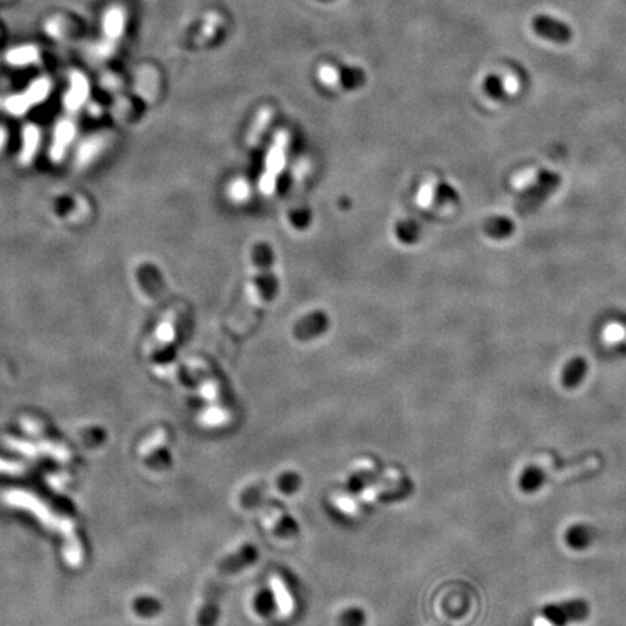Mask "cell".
<instances>
[{"label":"cell","instance_id":"d6986e66","mask_svg":"<svg viewBox=\"0 0 626 626\" xmlns=\"http://www.w3.org/2000/svg\"><path fill=\"white\" fill-rule=\"evenodd\" d=\"M157 337L163 342H168L174 338V330L170 323H161L160 328L157 330Z\"/></svg>","mask_w":626,"mask_h":626},{"label":"cell","instance_id":"3957f363","mask_svg":"<svg viewBox=\"0 0 626 626\" xmlns=\"http://www.w3.org/2000/svg\"><path fill=\"white\" fill-rule=\"evenodd\" d=\"M589 608L584 602H572L564 606H549L544 611V616L553 623H567L574 620H582L587 616Z\"/></svg>","mask_w":626,"mask_h":626},{"label":"cell","instance_id":"44dd1931","mask_svg":"<svg viewBox=\"0 0 626 626\" xmlns=\"http://www.w3.org/2000/svg\"><path fill=\"white\" fill-rule=\"evenodd\" d=\"M5 142H6V132H5V130L0 128V149H2Z\"/></svg>","mask_w":626,"mask_h":626},{"label":"cell","instance_id":"277c9868","mask_svg":"<svg viewBox=\"0 0 626 626\" xmlns=\"http://www.w3.org/2000/svg\"><path fill=\"white\" fill-rule=\"evenodd\" d=\"M74 137H76V125H74L71 119H64L57 125L54 131L51 151H49L54 161H60L64 157L67 148L73 142Z\"/></svg>","mask_w":626,"mask_h":626},{"label":"cell","instance_id":"2e32d148","mask_svg":"<svg viewBox=\"0 0 626 626\" xmlns=\"http://www.w3.org/2000/svg\"><path fill=\"white\" fill-rule=\"evenodd\" d=\"M5 105H6V109H8L12 115H15V116H20V115H23V113H27L28 109H30L28 104L25 102V99H23L22 94H16V96L9 97V99L6 100V104H5Z\"/></svg>","mask_w":626,"mask_h":626},{"label":"cell","instance_id":"ac0fdd59","mask_svg":"<svg viewBox=\"0 0 626 626\" xmlns=\"http://www.w3.org/2000/svg\"><path fill=\"white\" fill-rule=\"evenodd\" d=\"M625 335V330L623 327H620L619 323H611L609 327L605 330V339L608 342H619Z\"/></svg>","mask_w":626,"mask_h":626},{"label":"cell","instance_id":"30bf717a","mask_svg":"<svg viewBox=\"0 0 626 626\" xmlns=\"http://www.w3.org/2000/svg\"><path fill=\"white\" fill-rule=\"evenodd\" d=\"M586 363L583 358H575L574 361H571L563 374V384L567 389H574L575 386H579L580 382L583 380L584 374H586Z\"/></svg>","mask_w":626,"mask_h":626},{"label":"cell","instance_id":"e0dca14e","mask_svg":"<svg viewBox=\"0 0 626 626\" xmlns=\"http://www.w3.org/2000/svg\"><path fill=\"white\" fill-rule=\"evenodd\" d=\"M589 538H590L589 532L584 528H582V527L575 528V530H571L570 534H568V542L574 548L586 546L587 542H589Z\"/></svg>","mask_w":626,"mask_h":626},{"label":"cell","instance_id":"8fae6325","mask_svg":"<svg viewBox=\"0 0 626 626\" xmlns=\"http://www.w3.org/2000/svg\"><path fill=\"white\" fill-rule=\"evenodd\" d=\"M49 90H51V83H49V80L48 79H38L28 87L27 92L22 93V96L25 99V102H27L31 108L34 105L44 102V100L49 94Z\"/></svg>","mask_w":626,"mask_h":626},{"label":"cell","instance_id":"4fadbf2b","mask_svg":"<svg viewBox=\"0 0 626 626\" xmlns=\"http://www.w3.org/2000/svg\"><path fill=\"white\" fill-rule=\"evenodd\" d=\"M318 79L319 82L330 89H338L341 87V74L337 67L332 64H322L318 68Z\"/></svg>","mask_w":626,"mask_h":626},{"label":"cell","instance_id":"52a82bcc","mask_svg":"<svg viewBox=\"0 0 626 626\" xmlns=\"http://www.w3.org/2000/svg\"><path fill=\"white\" fill-rule=\"evenodd\" d=\"M271 589H273V593H274L275 603H277V608L280 609V612L284 616L292 613L293 608H294L293 597L289 593L286 584L283 583V579L279 577V575H273V577H271Z\"/></svg>","mask_w":626,"mask_h":626},{"label":"cell","instance_id":"5bb4252c","mask_svg":"<svg viewBox=\"0 0 626 626\" xmlns=\"http://www.w3.org/2000/svg\"><path fill=\"white\" fill-rule=\"evenodd\" d=\"M483 86H484V92L493 99H502L508 92L506 83L503 82L502 77L497 76V74H490V76H487L484 79Z\"/></svg>","mask_w":626,"mask_h":626},{"label":"cell","instance_id":"9a60e30c","mask_svg":"<svg viewBox=\"0 0 626 626\" xmlns=\"http://www.w3.org/2000/svg\"><path fill=\"white\" fill-rule=\"evenodd\" d=\"M542 480H544V475L539 470L530 468V470L525 471L520 477V489L523 492H534L542 484Z\"/></svg>","mask_w":626,"mask_h":626},{"label":"cell","instance_id":"ffe728a7","mask_svg":"<svg viewBox=\"0 0 626 626\" xmlns=\"http://www.w3.org/2000/svg\"><path fill=\"white\" fill-rule=\"evenodd\" d=\"M534 626H554V623L545 616H539V618H537Z\"/></svg>","mask_w":626,"mask_h":626},{"label":"cell","instance_id":"9c48e42d","mask_svg":"<svg viewBox=\"0 0 626 626\" xmlns=\"http://www.w3.org/2000/svg\"><path fill=\"white\" fill-rule=\"evenodd\" d=\"M222 23H223V18H222V15L219 12L212 11L209 13H206V16L204 19L202 28H200V31H199V34L196 37V42L197 44L209 42L216 35V32L220 30Z\"/></svg>","mask_w":626,"mask_h":626},{"label":"cell","instance_id":"7c38bea8","mask_svg":"<svg viewBox=\"0 0 626 626\" xmlns=\"http://www.w3.org/2000/svg\"><path fill=\"white\" fill-rule=\"evenodd\" d=\"M105 145V141L102 137H92L89 139H86L77 151V163L79 165H86L89 164L100 151Z\"/></svg>","mask_w":626,"mask_h":626},{"label":"cell","instance_id":"8992f818","mask_svg":"<svg viewBox=\"0 0 626 626\" xmlns=\"http://www.w3.org/2000/svg\"><path fill=\"white\" fill-rule=\"evenodd\" d=\"M22 151H20V163L22 164H30L34 157L37 156L38 146L41 142V135H39V130L35 125H28L27 128L23 130L22 134Z\"/></svg>","mask_w":626,"mask_h":626},{"label":"cell","instance_id":"6da1fadb","mask_svg":"<svg viewBox=\"0 0 626 626\" xmlns=\"http://www.w3.org/2000/svg\"><path fill=\"white\" fill-rule=\"evenodd\" d=\"M531 27L539 38L551 42L567 44L572 39V30L570 25L554 16L537 15L531 22Z\"/></svg>","mask_w":626,"mask_h":626},{"label":"cell","instance_id":"5b68a950","mask_svg":"<svg viewBox=\"0 0 626 626\" xmlns=\"http://www.w3.org/2000/svg\"><path fill=\"white\" fill-rule=\"evenodd\" d=\"M125 20H127V18H125V11L119 6H112L105 12L102 20V30L106 39L118 41L122 37L125 31Z\"/></svg>","mask_w":626,"mask_h":626},{"label":"cell","instance_id":"ba28073f","mask_svg":"<svg viewBox=\"0 0 626 626\" xmlns=\"http://www.w3.org/2000/svg\"><path fill=\"white\" fill-rule=\"evenodd\" d=\"M6 60L9 64L18 65V67L30 65V64L39 60V53L34 45H23V46L11 49V51L6 54Z\"/></svg>","mask_w":626,"mask_h":626},{"label":"cell","instance_id":"7a4b0ae2","mask_svg":"<svg viewBox=\"0 0 626 626\" xmlns=\"http://www.w3.org/2000/svg\"><path fill=\"white\" fill-rule=\"evenodd\" d=\"M89 82L82 73H73L70 77V87L64 96V106L68 112H77L89 97Z\"/></svg>","mask_w":626,"mask_h":626}]
</instances>
